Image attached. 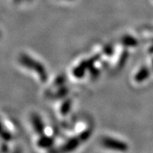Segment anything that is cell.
Segmentation results:
<instances>
[{
  "label": "cell",
  "instance_id": "7c38bea8",
  "mask_svg": "<svg viewBox=\"0 0 153 153\" xmlns=\"http://www.w3.org/2000/svg\"><path fill=\"white\" fill-rule=\"evenodd\" d=\"M90 73H91V74L92 75V76L95 77V76H97L98 75H99V71L98 69L95 68V67H94V66H93L92 67H91V68H90Z\"/></svg>",
  "mask_w": 153,
  "mask_h": 153
},
{
  "label": "cell",
  "instance_id": "7a4b0ae2",
  "mask_svg": "<svg viewBox=\"0 0 153 153\" xmlns=\"http://www.w3.org/2000/svg\"><path fill=\"white\" fill-rule=\"evenodd\" d=\"M103 145L107 149L115 150V151L125 152L128 149V146L123 141H121L113 137H106L102 139Z\"/></svg>",
  "mask_w": 153,
  "mask_h": 153
},
{
  "label": "cell",
  "instance_id": "6da1fadb",
  "mask_svg": "<svg viewBox=\"0 0 153 153\" xmlns=\"http://www.w3.org/2000/svg\"><path fill=\"white\" fill-rule=\"evenodd\" d=\"M20 62L21 64L24 65V67L35 71L42 81L45 82L48 80V73L42 63L35 60L34 59L31 58L28 55L26 54L20 55Z\"/></svg>",
  "mask_w": 153,
  "mask_h": 153
},
{
  "label": "cell",
  "instance_id": "8fae6325",
  "mask_svg": "<svg viewBox=\"0 0 153 153\" xmlns=\"http://www.w3.org/2000/svg\"><path fill=\"white\" fill-rule=\"evenodd\" d=\"M104 53L107 56H111L113 53V48L112 45H107L104 48V50H103Z\"/></svg>",
  "mask_w": 153,
  "mask_h": 153
},
{
  "label": "cell",
  "instance_id": "8992f818",
  "mask_svg": "<svg viewBox=\"0 0 153 153\" xmlns=\"http://www.w3.org/2000/svg\"><path fill=\"white\" fill-rule=\"evenodd\" d=\"M80 141H81V140L79 139V137H72V138L69 139L62 147V150L63 152L74 151V149L78 147Z\"/></svg>",
  "mask_w": 153,
  "mask_h": 153
},
{
  "label": "cell",
  "instance_id": "52a82bcc",
  "mask_svg": "<svg viewBox=\"0 0 153 153\" xmlns=\"http://www.w3.org/2000/svg\"><path fill=\"white\" fill-rule=\"evenodd\" d=\"M121 42L123 45L127 47H134L137 45V40L133 36L131 35H125L121 39Z\"/></svg>",
  "mask_w": 153,
  "mask_h": 153
},
{
  "label": "cell",
  "instance_id": "30bf717a",
  "mask_svg": "<svg viewBox=\"0 0 153 153\" xmlns=\"http://www.w3.org/2000/svg\"><path fill=\"white\" fill-rule=\"evenodd\" d=\"M91 131H89V130H86V131H83L82 133L80 134V136H79V139L81 140V141H87V140H88L89 137H91Z\"/></svg>",
  "mask_w": 153,
  "mask_h": 153
},
{
  "label": "cell",
  "instance_id": "9c48e42d",
  "mask_svg": "<svg viewBox=\"0 0 153 153\" xmlns=\"http://www.w3.org/2000/svg\"><path fill=\"white\" fill-rule=\"evenodd\" d=\"M71 105H72V102L70 99H67L64 102L62 103V105L60 107V113L62 115H67V113L70 112L71 109Z\"/></svg>",
  "mask_w": 153,
  "mask_h": 153
},
{
  "label": "cell",
  "instance_id": "3957f363",
  "mask_svg": "<svg viewBox=\"0 0 153 153\" xmlns=\"http://www.w3.org/2000/svg\"><path fill=\"white\" fill-rule=\"evenodd\" d=\"M30 119H31V123L35 131L38 134H43L45 131V125L40 116L37 113H33Z\"/></svg>",
  "mask_w": 153,
  "mask_h": 153
},
{
  "label": "cell",
  "instance_id": "277c9868",
  "mask_svg": "<svg viewBox=\"0 0 153 153\" xmlns=\"http://www.w3.org/2000/svg\"><path fill=\"white\" fill-rule=\"evenodd\" d=\"M88 69H89L88 61H82L78 66H76V67L74 69V71H73V74H74V76L75 77H76V78H82L83 76H85V73H86V71Z\"/></svg>",
  "mask_w": 153,
  "mask_h": 153
},
{
  "label": "cell",
  "instance_id": "ba28073f",
  "mask_svg": "<svg viewBox=\"0 0 153 153\" xmlns=\"http://www.w3.org/2000/svg\"><path fill=\"white\" fill-rule=\"evenodd\" d=\"M149 74V69L145 68V67H142V68L137 73V74L135 75V81H137V82H141V81H145V79H147Z\"/></svg>",
  "mask_w": 153,
  "mask_h": 153
},
{
  "label": "cell",
  "instance_id": "4fadbf2b",
  "mask_svg": "<svg viewBox=\"0 0 153 153\" xmlns=\"http://www.w3.org/2000/svg\"><path fill=\"white\" fill-rule=\"evenodd\" d=\"M127 56H128V54H127L126 52H124V53H123V54L122 55V57L120 58V62H121V64H122L123 62H124L125 61H126V59H127Z\"/></svg>",
  "mask_w": 153,
  "mask_h": 153
},
{
  "label": "cell",
  "instance_id": "5b68a950",
  "mask_svg": "<svg viewBox=\"0 0 153 153\" xmlns=\"http://www.w3.org/2000/svg\"><path fill=\"white\" fill-rule=\"evenodd\" d=\"M54 138L49 136H46V135H42L41 136L40 138L38 139V146L42 149H48V148H51L54 145Z\"/></svg>",
  "mask_w": 153,
  "mask_h": 153
}]
</instances>
